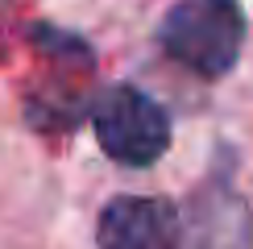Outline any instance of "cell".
Masks as SVG:
<instances>
[{"mask_svg":"<svg viewBox=\"0 0 253 249\" xmlns=\"http://www.w3.org/2000/svg\"><path fill=\"white\" fill-rule=\"evenodd\" d=\"M91 129H96L100 150L121 166H154L170 145V117L154 96L141 87L117 83L96 100L91 108Z\"/></svg>","mask_w":253,"mask_h":249,"instance_id":"2","label":"cell"},{"mask_svg":"<svg viewBox=\"0 0 253 249\" xmlns=\"http://www.w3.org/2000/svg\"><path fill=\"white\" fill-rule=\"evenodd\" d=\"M100 249H183V224L170 200L117 195L104 204L96 224Z\"/></svg>","mask_w":253,"mask_h":249,"instance_id":"3","label":"cell"},{"mask_svg":"<svg viewBox=\"0 0 253 249\" xmlns=\"http://www.w3.org/2000/svg\"><path fill=\"white\" fill-rule=\"evenodd\" d=\"M158 46L199 79H224L245 46V13L237 0H178L158 25Z\"/></svg>","mask_w":253,"mask_h":249,"instance_id":"1","label":"cell"}]
</instances>
